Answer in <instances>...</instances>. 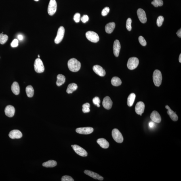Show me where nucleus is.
Returning <instances> with one entry per match:
<instances>
[{
    "instance_id": "obj_1",
    "label": "nucleus",
    "mask_w": 181,
    "mask_h": 181,
    "mask_svg": "<svg viewBox=\"0 0 181 181\" xmlns=\"http://www.w3.org/2000/svg\"><path fill=\"white\" fill-rule=\"evenodd\" d=\"M68 65L69 69L72 72H78L81 67L80 62L75 58L70 59L68 60Z\"/></svg>"
},
{
    "instance_id": "obj_2",
    "label": "nucleus",
    "mask_w": 181,
    "mask_h": 181,
    "mask_svg": "<svg viewBox=\"0 0 181 181\" xmlns=\"http://www.w3.org/2000/svg\"><path fill=\"white\" fill-rule=\"evenodd\" d=\"M153 79L155 86L159 87L161 85L162 77L161 72L159 70H156L154 71L153 75Z\"/></svg>"
},
{
    "instance_id": "obj_3",
    "label": "nucleus",
    "mask_w": 181,
    "mask_h": 181,
    "mask_svg": "<svg viewBox=\"0 0 181 181\" xmlns=\"http://www.w3.org/2000/svg\"><path fill=\"white\" fill-rule=\"evenodd\" d=\"M34 68L36 72L38 73H42L44 71L45 68L42 61L40 59H36L34 64Z\"/></svg>"
},
{
    "instance_id": "obj_4",
    "label": "nucleus",
    "mask_w": 181,
    "mask_h": 181,
    "mask_svg": "<svg viewBox=\"0 0 181 181\" xmlns=\"http://www.w3.org/2000/svg\"><path fill=\"white\" fill-rule=\"evenodd\" d=\"M112 135L114 141L118 143H121L123 141V138L121 133L117 129H114L112 131Z\"/></svg>"
},
{
    "instance_id": "obj_5",
    "label": "nucleus",
    "mask_w": 181,
    "mask_h": 181,
    "mask_svg": "<svg viewBox=\"0 0 181 181\" xmlns=\"http://www.w3.org/2000/svg\"><path fill=\"white\" fill-rule=\"evenodd\" d=\"M87 39L92 42L97 43L99 40L98 34L94 32L89 31L86 34Z\"/></svg>"
},
{
    "instance_id": "obj_6",
    "label": "nucleus",
    "mask_w": 181,
    "mask_h": 181,
    "mask_svg": "<svg viewBox=\"0 0 181 181\" xmlns=\"http://www.w3.org/2000/svg\"><path fill=\"white\" fill-rule=\"evenodd\" d=\"M139 64V59L136 57H132L129 59L127 63V67L129 70H134L138 67Z\"/></svg>"
},
{
    "instance_id": "obj_7",
    "label": "nucleus",
    "mask_w": 181,
    "mask_h": 181,
    "mask_svg": "<svg viewBox=\"0 0 181 181\" xmlns=\"http://www.w3.org/2000/svg\"><path fill=\"white\" fill-rule=\"evenodd\" d=\"M57 5L56 0H50L48 7V13L50 16H53L57 10Z\"/></svg>"
},
{
    "instance_id": "obj_8",
    "label": "nucleus",
    "mask_w": 181,
    "mask_h": 181,
    "mask_svg": "<svg viewBox=\"0 0 181 181\" xmlns=\"http://www.w3.org/2000/svg\"><path fill=\"white\" fill-rule=\"evenodd\" d=\"M65 33V29L63 26H61L58 28V33L54 40L55 43L58 44L62 41L63 39Z\"/></svg>"
},
{
    "instance_id": "obj_9",
    "label": "nucleus",
    "mask_w": 181,
    "mask_h": 181,
    "mask_svg": "<svg viewBox=\"0 0 181 181\" xmlns=\"http://www.w3.org/2000/svg\"><path fill=\"white\" fill-rule=\"evenodd\" d=\"M72 148L74 151L78 155L82 157H86L88 155V153L86 151L78 145H74L72 146Z\"/></svg>"
},
{
    "instance_id": "obj_10",
    "label": "nucleus",
    "mask_w": 181,
    "mask_h": 181,
    "mask_svg": "<svg viewBox=\"0 0 181 181\" xmlns=\"http://www.w3.org/2000/svg\"><path fill=\"white\" fill-rule=\"evenodd\" d=\"M94 131V129L91 127H80L76 129V132L78 134L88 135L91 134Z\"/></svg>"
},
{
    "instance_id": "obj_11",
    "label": "nucleus",
    "mask_w": 181,
    "mask_h": 181,
    "mask_svg": "<svg viewBox=\"0 0 181 181\" xmlns=\"http://www.w3.org/2000/svg\"><path fill=\"white\" fill-rule=\"evenodd\" d=\"M137 14L140 22L142 23H145L147 21L145 12L142 9H139L137 11Z\"/></svg>"
},
{
    "instance_id": "obj_12",
    "label": "nucleus",
    "mask_w": 181,
    "mask_h": 181,
    "mask_svg": "<svg viewBox=\"0 0 181 181\" xmlns=\"http://www.w3.org/2000/svg\"><path fill=\"white\" fill-rule=\"evenodd\" d=\"M145 108V105L144 103L142 101L139 102L135 106V111L137 114L142 116V113L144 112Z\"/></svg>"
},
{
    "instance_id": "obj_13",
    "label": "nucleus",
    "mask_w": 181,
    "mask_h": 181,
    "mask_svg": "<svg viewBox=\"0 0 181 181\" xmlns=\"http://www.w3.org/2000/svg\"><path fill=\"white\" fill-rule=\"evenodd\" d=\"M93 70L95 73L101 77H104L106 75V72L101 66L96 65L93 66Z\"/></svg>"
},
{
    "instance_id": "obj_14",
    "label": "nucleus",
    "mask_w": 181,
    "mask_h": 181,
    "mask_svg": "<svg viewBox=\"0 0 181 181\" xmlns=\"http://www.w3.org/2000/svg\"><path fill=\"white\" fill-rule=\"evenodd\" d=\"M113 104L111 99L109 97L106 96L105 97L103 101L102 105L103 107L106 109L109 110L112 107Z\"/></svg>"
},
{
    "instance_id": "obj_15",
    "label": "nucleus",
    "mask_w": 181,
    "mask_h": 181,
    "mask_svg": "<svg viewBox=\"0 0 181 181\" xmlns=\"http://www.w3.org/2000/svg\"><path fill=\"white\" fill-rule=\"evenodd\" d=\"M121 48V45L119 41L118 40H115L114 42L113 46V53L115 56H119Z\"/></svg>"
},
{
    "instance_id": "obj_16",
    "label": "nucleus",
    "mask_w": 181,
    "mask_h": 181,
    "mask_svg": "<svg viewBox=\"0 0 181 181\" xmlns=\"http://www.w3.org/2000/svg\"><path fill=\"white\" fill-rule=\"evenodd\" d=\"M151 119L154 123H159L161 121V118L158 112L156 111L152 112L150 115Z\"/></svg>"
},
{
    "instance_id": "obj_17",
    "label": "nucleus",
    "mask_w": 181,
    "mask_h": 181,
    "mask_svg": "<svg viewBox=\"0 0 181 181\" xmlns=\"http://www.w3.org/2000/svg\"><path fill=\"white\" fill-rule=\"evenodd\" d=\"M22 136L23 135L21 131L16 129L11 131L9 134V137L13 139H20Z\"/></svg>"
},
{
    "instance_id": "obj_18",
    "label": "nucleus",
    "mask_w": 181,
    "mask_h": 181,
    "mask_svg": "<svg viewBox=\"0 0 181 181\" xmlns=\"http://www.w3.org/2000/svg\"><path fill=\"white\" fill-rule=\"evenodd\" d=\"M5 111L6 115L9 117H12L14 115L15 109L14 106L9 105L6 107Z\"/></svg>"
},
{
    "instance_id": "obj_19",
    "label": "nucleus",
    "mask_w": 181,
    "mask_h": 181,
    "mask_svg": "<svg viewBox=\"0 0 181 181\" xmlns=\"http://www.w3.org/2000/svg\"><path fill=\"white\" fill-rule=\"evenodd\" d=\"M84 173L85 174L90 176L92 177V178L95 179H97L100 180H103V177L101 176L100 175L96 173L92 172V171L89 170H85L84 171Z\"/></svg>"
},
{
    "instance_id": "obj_20",
    "label": "nucleus",
    "mask_w": 181,
    "mask_h": 181,
    "mask_svg": "<svg viewBox=\"0 0 181 181\" xmlns=\"http://www.w3.org/2000/svg\"><path fill=\"white\" fill-rule=\"evenodd\" d=\"M165 108L168 110L167 113L170 116L171 119L173 121H176L178 120V115L173 111L171 109V108L168 105L165 106Z\"/></svg>"
},
{
    "instance_id": "obj_21",
    "label": "nucleus",
    "mask_w": 181,
    "mask_h": 181,
    "mask_svg": "<svg viewBox=\"0 0 181 181\" xmlns=\"http://www.w3.org/2000/svg\"><path fill=\"white\" fill-rule=\"evenodd\" d=\"M97 142L101 147L103 148H108L109 146V144L107 141L103 138L98 139Z\"/></svg>"
},
{
    "instance_id": "obj_22",
    "label": "nucleus",
    "mask_w": 181,
    "mask_h": 181,
    "mask_svg": "<svg viewBox=\"0 0 181 181\" xmlns=\"http://www.w3.org/2000/svg\"><path fill=\"white\" fill-rule=\"evenodd\" d=\"M11 91L15 95H18L20 92V88L19 84L15 82L12 84L11 86Z\"/></svg>"
},
{
    "instance_id": "obj_23",
    "label": "nucleus",
    "mask_w": 181,
    "mask_h": 181,
    "mask_svg": "<svg viewBox=\"0 0 181 181\" xmlns=\"http://www.w3.org/2000/svg\"><path fill=\"white\" fill-rule=\"evenodd\" d=\"M115 27V24L114 22L108 23L105 27V31L107 33L111 34L113 32Z\"/></svg>"
},
{
    "instance_id": "obj_24",
    "label": "nucleus",
    "mask_w": 181,
    "mask_h": 181,
    "mask_svg": "<svg viewBox=\"0 0 181 181\" xmlns=\"http://www.w3.org/2000/svg\"><path fill=\"white\" fill-rule=\"evenodd\" d=\"M56 84L58 86H60L65 82L66 77L62 74H59L57 77Z\"/></svg>"
},
{
    "instance_id": "obj_25",
    "label": "nucleus",
    "mask_w": 181,
    "mask_h": 181,
    "mask_svg": "<svg viewBox=\"0 0 181 181\" xmlns=\"http://www.w3.org/2000/svg\"><path fill=\"white\" fill-rule=\"evenodd\" d=\"M136 97V95L134 93H131L129 95L127 100V104L129 106L131 107L133 106L135 102Z\"/></svg>"
},
{
    "instance_id": "obj_26",
    "label": "nucleus",
    "mask_w": 181,
    "mask_h": 181,
    "mask_svg": "<svg viewBox=\"0 0 181 181\" xmlns=\"http://www.w3.org/2000/svg\"><path fill=\"white\" fill-rule=\"evenodd\" d=\"M78 88V86L75 83H72L68 85L67 90H66V92L68 94H71L75 91Z\"/></svg>"
},
{
    "instance_id": "obj_27",
    "label": "nucleus",
    "mask_w": 181,
    "mask_h": 181,
    "mask_svg": "<svg viewBox=\"0 0 181 181\" xmlns=\"http://www.w3.org/2000/svg\"><path fill=\"white\" fill-rule=\"evenodd\" d=\"M27 95L29 97L31 98L34 95V90L32 86L29 85L27 87L26 89Z\"/></svg>"
},
{
    "instance_id": "obj_28",
    "label": "nucleus",
    "mask_w": 181,
    "mask_h": 181,
    "mask_svg": "<svg viewBox=\"0 0 181 181\" xmlns=\"http://www.w3.org/2000/svg\"><path fill=\"white\" fill-rule=\"evenodd\" d=\"M57 162L54 160H49L43 163L42 165L46 167H53L56 166Z\"/></svg>"
},
{
    "instance_id": "obj_29",
    "label": "nucleus",
    "mask_w": 181,
    "mask_h": 181,
    "mask_svg": "<svg viewBox=\"0 0 181 181\" xmlns=\"http://www.w3.org/2000/svg\"><path fill=\"white\" fill-rule=\"evenodd\" d=\"M111 83L113 86H118L121 85L122 82L121 79L119 77H114L112 78Z\"/></svg>"
},
{
    "instance_id": "obj_30",
    "label": "nucleus",
    "mask_w": 181,
    "mask_h": 181,
    "mask_svg": "<svg viewBox=\"0 0 181 181\" xmlns=\"http://www.w3.org/2000/svg\"><path fill=\"white\" fill-rule=\"evenodd\" d=\"M8 37L7 35L3 33L0 34V44H4L7 41Z\"/></svg>"
},
{
    "instance_id": "obj_31",
    "label": "nucleus",
    "mask_w": 181,
    "mask_h": 181,
    "mask_svg": "<svg viewBox=\"0 0 181 181\" xmlns=\"http://www.w3.org/2000/svg\"><path fill=\"white\" fill-rule=\"evenodd\" d=\"M151 4L155 7H158L162 6L163 2V0H153V1L152 2Z\"/></svg>"
},
{
    "instance_id": "obj_32",
    "label": "nucleus",
    "mask_w": 181,
    "mask_h": 181,
    "mask_svg": "<svg viewBox=\"0 0 181 181\" xmlns=\"http://www.w3.org/2000/svg\"><path fill=\"white\" fill-rule=\"evenodd\" d=\"M82 107V111L84 113H88V112L90 111V104L88 103H87L84 104Z\"/></svg>"
},
{
    "instance_id": "obj_33",
    "label": "nucleus",
    "mask_w": 181,
    "mask_h": 181,
    "mask_svg": "<svg viewBox=\"0 0 181 181\" xmlns=\"http://www.w3.org/2000/svg\"><path fill=\"white\" fill-rule=\"evenodd\" d=\"M131 23H132V20L131 18H129L127 19L126 24V27L127 29L129 31H131V28H132L131 26Z\"/></svg>"
},
{
    "instance_id": "obj_34",
    "label": "nucleus",
    "mask_w": 181,
    "mask_h": 181,
    "mask_svg": "<svg viewBox=\"0 0 181 181\" xmlns=\"http://www.w3.org/2000/svg\"><path fill=\"white\" fill-rule=\"evenodd\" d=\"M164 21V17L162 16H159L157 19V25L158 27L161 26L163 24Z\"/></svg>"
},
{
    "instance_id": "obj_35",
    "label": "nucleus",
    "mask_w": 181,
    "mask_h": 181,
    "mask_svg": "<svg viewBox=\"0 0 181 181\" xmlns=\"http://www.w3.org/2000/svg\"><path fill=\"white\" fill-rule=\"evenodd\" d=\"M93 103H94L95 105H97L98 107H100V100L99 98L98 97H95V98L93 99Z\"/></svg>"
},
{
    "instance_id": "obj_36",
    "label": "nucleus",
    "mask_w": 181,
    "mask_h": 181,
    "mask_svg": "<svg viewBox=\"0 0 181 181\" xmlns=\"http://www.w3.org/2000/svg\"><path fill=\"white\" fill-rule=\"evenodd\" d=\"M139 40L140 44L143 46H146L147 45V42L145 39L142 36H140L139 38Z\"/></svg>"
},
{
    "instance_id": "obj_37",
    "label": "nucleus",
    "mask_w": 181,
    "mask_h": 181,
    "mask_svg": "<svg viewBox=\"0 0 181 181\" xmlns=\"http://www.w3.org/2000/svg\"><path fill=\"white\" fill-rule=\"evenodd\" d=\"M110 11V9L108 7H106L103 9L101 14L102 16H105L107 15Z\"/></svg>"
},
{
    "instance_id": "obj_38",
    "label": "nucleus",
    "mask_w": 181,
    "mask_h": 181,
    "mask_svg": "<svg viewBox=\"0 0 181 181\" xmlns=\"http://www.w3.org/2000/svg\"><path fill=\"white\" fill-rule=\"evenodd\" d=\"M74 20L77 23H79L81 20V15L79 13H77L74 15Z\"/></svg>"
},
{
    "instance_id": "obj_39",
    "label": "nucleus",
    "mask_w": 181,
    "mask_h": 181,
    "mask_svg": "<svg viewBox=\"0 0 181 181\" xmlns=\"http://www.w3.org/2000/svg\"><path fill=\"white\" fill-rule=\"evenodd\" d=\"M61 180L62 181H74V180L71 176H62Z\"/></svg>"
},
{
    "instance_id": "obj_40",
    "label": "nucleus",
    "mask_w": 181,
    "mask_h": 181,
    "mask_svg": "<svg viewBox=\"0 0 181 181\" xmlns=\"http://www.w3.org/2000/svg\"><path fill=\"white\" fill-rule=\"evenodd\" d=\"M19 41L18 39H14L11 43V46L13 47H16L18 46Z\"/></svg>"
},
{
    "instance_id": "obj_41",
    "label": "nucleus",
    "mask_w": 181,
    "mask_h": 181,
    "mask_svg": "<svg viewBox=\"0 0 181 181\" xmlns=\"http://www.w3.org/2000/svg\"><path fill=\"white\" fill-rule=\"evenodd\" d=\"M89 19V17L87 15H84L81 18V20L83 23H86L88 21Z\"/></svg>"
},
{
    "instance_id": "obj_42",
    "label": "nucleus",
    "mask_w": 181,
    "mask_h": 181,
    "mask_svg": "<svg viewBox=\"0 0 181 181\" xmlns=\"http://www.w3.org/2000/svg\"><path fill=\"white\" fill-rule=\"evenodd\" d=\"M177 35H178V37L181 38V29H180V30H178V31L177 32Z\"/></svg>"
},
{
    "instance_id": "obj_43",
    "label": "nucleus",
    "mask_w": 181,
    "mask_h": 181,
    "mask_svg": "<svg viewBox=\"0 0 181 181\" xmlns=\"http://www.w3.org/2000/svg\"><path fill=\"white\" fill-rule=\"evenodd\" d=\"M154 125L155 124L153 122H150L149 123V127L151 128H153L154 126Z\"/></svg>"
},
{
    "instance_id": "obj_44",
    "label": "nucleus",
    "mask_w": 181,
    "mask_h": 181,
    "mask_svg": "<svg viewBox=\"0 0 181 181\" xmlns=\"http://www.w3.org/2000/svg\"><path fill=\"white\" fill-rule=\"evenodd\" d=\"M18 38L19 40H22L23 39V37L22 35H19L18 36Z\"/></svg>"
},
{
    "instance_id": "obj_45",
    "label": "nucleus",
    "mask_w": 181,
    "mask_h": 181,
    "mask_svg": "<svg viewBox=\"0 0 181 181\" xmlns=\"http://www.w3.org/2000/svg\"><path fill=\"white\" fill-rule=\"evenodd\" d=\"M179 62H180V63L181 62V54H180V56H179Z\"/></svg>"
},
{
    "instance_id": "obj_46",
    "label": "nucleus",
    "mask_w": 181,
    "mask_h": 181,
    "mask_svg": "<svg viewBox=\"0 0 181 181\" xmlns=\"http://www.w3.org/2000/svg\"><path fill=\"white\" fill-rule=\"evenodd\" d=\"M34 1H38L39 0H34Z\"/></svg>"
},
{
    "instance_id": "obj_47",
    "label": "nucleus",
    "mask_w": 181,
    "mask_h": 181,
    "mask_svg": "<svg viewBox=\"0 0 181 181\" xmlns=\"http://www.w3.org/2000/svg\"><path fill=\"white\" fill-rule=\"evenodd\" d=\"M38 58H40V56H39V55H38Z\"/></svg>"
}]
</instances>
